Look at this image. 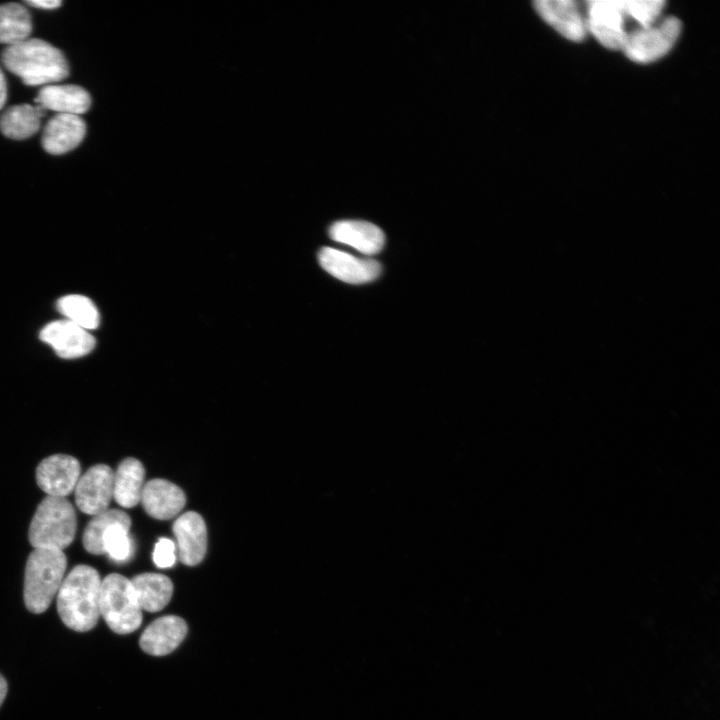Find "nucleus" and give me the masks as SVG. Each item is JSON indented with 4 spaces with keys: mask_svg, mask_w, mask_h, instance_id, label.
<instances>
[{
    "mask_svg": "<svg viewBox=\"0 0 720 720\" xmlns=\"http://www.w3.org/2000/svg\"><path fill=\"white\" fill-rule=\"evenodd\" d=\"M99 611L108 627L117 634H129L142 624V609L131 580L113 573L101 581Z\"/></svg>",
    "mask_w": 720,
    "mask_h": 720,
    "instance_id": "5",
    "label": "nucleus"
},
{
    "mask_svg": "<svg viewBox=\"0 0 720 720\" xmlns=\"http://www.w3.org/2000/svg\"><path fill=\"white\" fill-rule=\"evenodd\" d=\"M85 134L86 124L79 115L57 113L46 123L41 144L47 153L61 155L75 149Z\"/></svg>",
    "mask_w": 720,
    "mask_h": 720,
    "instance_id": "14",
    "label": "nucleus"
},
{
    "mask_svg": "<svg viewBox=\"0 0 720 720\" xmlns=\"http://www.w3.org/2000/svg\"><path fill=\"white\" fill-rule=\"evenodd\" d=\"M1 61L28 86L58 82L69 75L68 62L61 50L38 38L7 46L1 52Z\"/></svg>",
    "mask_w": 720,
    "mask_h": 720,
    "instance_id": "2",
    "label": "nucleus"
},
{
    "mask_svg": "<svg viewBox=\"0 0 720 720\" xmlns=\"http://www.w3.org/2000/svg\"><path fill=\"white\" fill-rule=\"evenodd\" d=\"M187 632L188 626L183 618L165 615L157 618L144 629L139 645L151 656H165L179 647Z\"/></svg>",
    "mask_w": 720,
    "mask_h": 720,
    "instance_id": "13",
    "label": "nucleus"
},
{
    "mask_svg": "<svg viewBox=\"0 0 720 720\" xmlns=\"http://www.w3.org/2000/svg\"><path fill=\"white\" fill-rule=\"evenodd\" d=\"M101 581L96 569L83 564L64 577L57 593V611L68 628L86 632L97 625Z\"/></svg>",
    "mask_w": 720,
    "mask_h": 720,
    "instance_id": "1",
    "label": "nucleus"
},
{
    "mask_svg": "<svg viewBox=\"0 0 720 720\" xmlns=\"http://www.w3.org/2000/svg\"><path fill=\"white\" fill-rule=\"evenodd\" d=\"M7 99V83L5 76L0 69V109L3 108Z\"/></svg>",
    "mask_w": 720,
    "mask_h": 720,
    "instance_id": "29",
    "label": "nucleus"
},
{
    "mask_svg": "<svg viewBox=\"0 0 720 720\" xmlns=\"http://www.w3.org/2000/svg\"><path fill=\"white\" fill-rule=\"evenodd\" d=\"M131 583L142 611L159 612L171 600L173 584L163 574L142 573L134 576Z\"/></svg>",
    "mask_w": 720,
    "mask_h": 720,
    "instance_id": "20",
    "label": "nucleus"
},
{
    "mask_svg": "<svg viewBox=\"0 0 720 720\" xmlns=\"http://www.w3.org/2000/svg\"><path fill=\"white\" fill-rule=\"evenodd\" d=\"M587 32L604 47L612 50L622 49L628 33V20L621 0H590L586 2Z\"/></svg>",
    "mask_w": 720,
    "mask_h": 720,
    "instance_id": "7",
    "label": "nucleus"
},
{
    "mask_svg": "<svg viewBox=\"0 0 720 720\" xmlns=\"http://www.w3.org/2000/svg\"><path fill=\"white\" fill-rule=\"evenodd\" d=\"M7 689H8L7 682H6L5 678L3 677V675L0 673V706L2 705V703L6 697Z\"/></svg>",
    "mask_w": 720,
    "mask_h": 720,
    "instance_id": "30",
    "label": "nucleus"
},
{
    "mask_svg": "<svg viewBox=\"0 0 720 720\" xmlns=\"http://www.w3.org/2000/svg\"><path fill=\"white\" fill-rule=\"evenodd\" d=\"M76 529L73 505L65 497L47 496L37 506L28 539L34 548L63 551L74 540Z\"/></svg>",
    "mask_w": 720,
    "mask_h": 720,
    "instance_id": "4",
    "label": "nucleus"
},
{
    "mask_svg": "<svg viewBox=\"0 0 720 720\" xmlns=\"http://www.w3.org/2000/svg\"><path fill=\"white\" fill-rule=\"evenodd\" d=\"M681 30L682 23L678 18L666 17L646 27L628 31L621 50L636 63H651L673 48Z\"/></svg>",
    "mask_w": 720,
    "mask_h": 720,
    "instance_id": "6",
    "label": "nucleus"
},
{
    "mask_svg": "<svg viewBox=\"0 0 720 720\" xmlns=\"http://www.w3.org/2000/svg\"><path fill=\"white\" fill-rule=\"evenodd\" d=\"M31 31V15L25 6L15 2L0 5V43H20L28 39Z\"/></svg>",
    "mask_w": 720,
    "mask_h": 720,
    "instance_id": "22",
    "label": "nucleus"
},
{
    "mask_svg": "<svg viewBox=\"0 0 720 720\" xmlns=\"http://www.w3.org/2000/svg\"><path fill=\"white\" fill-rule=\"evenodd\" d=\"M57 308L67 320L86 330L95 329L99 325V312L86 296L79 294L63 296L58 300Z\"/></svg>",
    "mask_w": 720,
    "mask_h": 720,
    "instance_id": "24",
    "label": "nucleus"
},
{
    "mask_svg": "<svg viewBox=\"0 0 720 720\" xmlns=\"http://www.w3.org/2000/svg\"><path fill=\"white\" fill-rule=\"evenodd\" d=\"M66 555L61 550L34 548L28 556L24 576V602L35 614L43 613L64 580Z\"/></svg>",
    "mask_w": 720,
    "mask_h": 720,
    "instance_id": "3",
    "label": "nucleus"
},
{
    "mask_svg": "<svg viewBox=\"0 0 720 720\" xmlns=\"http://www.w3.org/2000/svg\"><path fill=\"white\" fill-rule=\"evenodd\" d=\"M131 526V519L127 513L119 509H107L92 517L83 532V546L85 550L94 555L103 554V536L113 525Z\"/></svg>",
    "mask_w": 720,
    "mask_h": 720,
    "instance_id": "23",
    "label": "nucleus"
},
{
    "mask_svg": "<svg viewBox=\"0 0 720 720\" xmlns=\"http://www.w3.org/2000/svg\"><path fill=\"white\" fill-rule=\"evenodd\" d=\"M113 483L114 472L108 465L90 467L80 476L74 489L77 507L92 516L107 510L113 498Z\"/></svg>",
    "mask_w": 720,
    "mask_h": 720,
    "instance_id": "8",
    "label": "nucleus"
},
{
    "mask_svg": "<svg viewBox=\"0 0 720 720\" xmlns=\"http://www.w3.org/2000/svg\"><path fill=\"white\" fill-rule=\"evenodd\" d=\"M40 338L61 358L81 357L95 347V339L88 330L67 319L46 325L40 332Z\"/></svg>",
    "mask_w": 720,
    "mask_h": 720,
    "instance_id": "12",
    "label": "nucleus"
},
{
    "mask_svg": "<svg viewBox=\"0 0 720 720\" xmlns=\"http://www.w3.org/2000/svg\"><path fill=\"white\" fill-rule=\"evenodd\" d=\"M145 470L142 463L132 457L124 459L114 472L113 498L122 507L132 508L141 500Z\"/></svg>",
    "mask_w": 720,
    "mask_h": 720,
    "instance_id": "19",
    "label": "nucleus"
},
{
    "mask_svg": "<svg viewBox=\"0 0 720 720\" xmlns=\"http://www.w3.org/2000/svg\"><path fill=\"white\" fill-rule=\"evenodd\" d=\"M25 4L41 9H55L58 8L62 2L60 0H27Z\"/></svg>",
    "mask_w": 720,
    "mask_h": 720,
    "instance_id": "28",
    "label": "nucleus"
},
{
    "mask_svg": "<svg viewBox=\"0 0 720 720\" xmlns=\"http://www.w3.org/2000/svg\"><path fill=\"white\" fill-rule=\"evenodd\" d=\"M179 557L182 563L194 566L200 563L207 550V530L201 515L188 511L173 524Z\"/></svg>",
    "mask_w": 720,
    "mask_h": 720,
    "instance_id": "15",
    "label": "nucleus"
},
{
    "mask_svg": "<svg viewBox=\"0 0 720 720\" xmlns=\"http://www.w3.org/2000/svg\"><path fill=\"white\" fill-rule=\"evenodd\" d=\"M329 235L334 241L351 246L365 255L380 252L385 243L383 231L362 220L335 222L329 229Z\"/></svg>",
    "mask_w": 720,
    "mask_h": 720,
    "instance_id": "17",
    "label": "nucleus"
},
{
    "mask_svg": "<svg viewBox=\"0 0 720 720\" xmlns=\"http://www.w3.org/2000/svg\"><path fill=\"white\" fill-rule=\"evenodd\" d=\"M538 15L564 38L580 42L587 35L586 19L573 0H537Z\"/></svg>",
    "mask_w": 720,
    "mask_h": 720,
    "instance_id": "11",
    "label": "nucleus"
},
{
    "mask_svg": "<svg viewBox=\"0 0 720 720\" xmlns=\"http://www.w3.org/2000/svg\"><path fill=\"white\" fill-rule=\"evenodd\" d=\"M79 461L70 455L55 454L43 459L36 469V481L48 496L66 497L80 478Z\"/></svg>",
    "mask_w": 720,
    "mask_h": 720,
    "instance_id": "9",
    "label": "nucleus"
},
{
    "mask_svg": "<svg viewBox=\"0 0 720 720\" xmlns=\"http://www.w3.org/2000/svg\"><path fill=\"white\" fill-rule=\"evenodd\" d=\"M35 102L58 113L79 115L89 110L91 97L78 85H47L39 90Z\"/></svg>",
    "mask_w": 720,
    "mask_h": 720,
    "instance_id": "18",
    "label": "nucleus"
},
{
    "mask_svg": "<svg viewBox=\"0 0 720 720\" xmlns=\"http://www.w3.org/2000/svg\"><path fill=\"white\" fill-rule=\"evenodd\" d=\"M321 267L335 278L350 284L373 281L381 265L373 259H361L338 249L324 247L318 255Z\"/></svg>",
    "mask_w": 720,
    "mask_h": 720,
    "instance_id": "10",
    "label": "nucleus"
},
{
    "mask_svg": "<svg viewBox=\"0 0 720 720\" xmlns=\"http://www.w3.org/2000/svg\"><path fill=\"white\" fill-rule=\"evenodd\" d=\"M621 2L627 19L633 20L637 27H646L659 20L665 6V1L662 0H621Z\"/></svg>",
    "mask_w": 720,
    "mask_h": 720,
    "instance_id": "25",
    "label": "nucleus"
},
{
    "mask_svg": "<svg viewBox=\"0 0 720 720\" xmlns=\"http://www.w3.org/2000/svg\"><path fill=\"white\" fill-rule=\"evenodd\" d=\"M140 502L151 517L168 520L183 509L186 497L181 488L174 483L164 479H153L144 485Z\"/></svg>",
    "mask_w": 720,
    "mask_h": 720,
    "instance_id": "16",
    "label": "nucleus"
},
{
    "mask_svg": "<svg viewBox=\"0 0 720 720\" xmlns=\"http://www.w3.org/2000/svg\"><path fill=\"white\" fill-rule=\"evenodd\" d=\"M175 544L168 538H161L155 545L153 561L159 568H169L175 563Z\"/></svg>",
    "mask_w": 720,
    "mask_h": 720,
    "instance_id": "27",
    "label": "nucleus"
},
{
    "mask_svg": "<svg viewBox=\"0 0 720 720\" xmlns=\"http://www.w3.org/2000/svg\"><path fill=\"white\" fill-rule=\"evenodd\" d=\"M129 529L124 525H113L103 536V551L114 561H126L132 554L133 546Z\"/></svg>",
    "mask_w": 720,
    "mask_h": 720,
    "instance_id": "26",
    "label": "nucleus"
},
{
    "mask_svg": "<svg viewBox=\"0 0 720 720\" xmlns=\"http://www.w3.org/2000/svg\"><path fill=\"white\" fill-rule=\"evenodd\" d=\"M41 105L18 104L6 109L0 116L1 133L14 140L27 139L40 129L41 118L45 116Z\"/></svg>",
    "mask_w": 720,
    "mask_h": 720,
    "instance_id": "21",
    "label": "nucleus"
}]
</instances>
